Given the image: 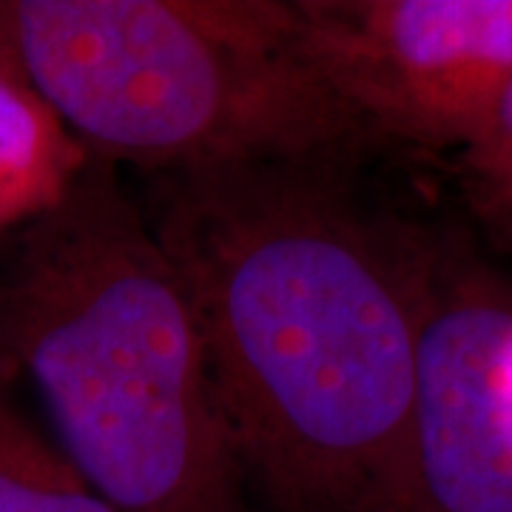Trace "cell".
I'll list each match as a JSON object with an SVG mask.
<instances>
[{
	"instance_id": "1",
	"label": "cell",
	"mask_w": 512,
	"mask_h": 512,
	"mask_svg": "<svg viewBox=\"0 0 512 512\" xmlns=\"http://www.w3.org/2000/svg\"><path fill=\"white\" fill-rule=\"evenodd\" d=\"M333 171H168L148 217L200 319L242 478L274 512H382L402 473L430 265Z\"/></svg>"
},
{
	"instance_id": "2",
	"label": "cell",
	"mask_w": 512,
	"mask_h": 512,
	"mask_svg": "<svg viewBox=\"0 0 512 512\" xmlns=\"http://www.w3.org/2000/svg\"><path fill=\"white\" fill-rule=\"evenodd\" d=\"M0 359L114 512H245L183 279L114 163L89 157L0 268Z\"/></svg>"
},
{
	"instance_id": "3",
	"label": "cell",
	"mask_w": 512,
	"mask_h": 512,
	"mask_svg": "<svg viewBox=\"0 0 512 512\" xmlns=\"http://www.w3.org/2000/svg\"><path fill=\"white\" fill-rule=\"evenodd\" d=\"M0 63L114 165H339L367 146L285 0H3Z\"/></svg>"
},
{
	"instance_id": "4",
	"label": "cell",
	"mask_w": 512,
	"mask_h": 512,
	"mask_svg": "<svg viewBox=\"0 0 512 512\" xmlns=\"http://www.w3.org/2000/svg\"><path fill=\"white\" fill-rule=\"evenodd\" d=\"M293 43L373 143L467 148L512 80V0H291Z\"/></svg>"
},
{
	"instance_id": "5",
	"label": "cell",
	"mask_w": 512,
	"mask_h": 512,
	"mask_svg": "<svg viewBox=\"0 0 512 512\" xmlns=\"http://www.w3.org/2000/svg\"><path fill=\"white\" fill-rule=\"evenodd\" d=\"M512 302L430 271L402 473L382 512H512Z\"/></svg>"
},
{
	"instance_id": "6",
	"label": "cell",
	"mask_w": 512,
	"mask_h": 512,
	"mask_svg": "<svg viewBox=\"0 0 512 512\" xmlns=\"http://www.w3.org/2000/svg\"><path fill=\"white\" fill-rule=\"evenodd\" d=\"M89 157L49 103L0 63V231L52 211Z\"/></svg>"
},
{
	"instance_id": "7",
	"label": "cell",
	"mask_w": 512,
	"mask_h": 512,
	"mask_svg": "<svg viewBox=\"0 0 512 512\" xmlns=\"http://www.w3.org/2000/svg\"><path fill=\"white\" fill-rule=\"evenodd\" d=\"M12 373L0 359V512H114L20 413L9 396Z\"/></svg>"
},
{
	"instance_id": "8",
	"label": "cell",
	"mask_w": 512,
	"mask_h": 512,
	"mask_svg": "<svg viewBox=\"0 0 512 512\" xmlns=\"http://www.w3.org/2000/svg\"><path fill=\"white\" fill-rule=\"evenodd\" d=\"M458 168L481 222L512 251V80L476 140L458 151Z\"/></svg>"
},
{
	"instance_id": "9",
	"label": "cell",
	"mask_w": 512,
	"mask_h": 512,
	"mask_svg": "<svg viewBox=\"0 0 512 512\" xmlns=\"http://www.w3.org/2000/svg\"><path fill=\"white\" fill-rule=\"evenodd\" d=\"M510 379H512V356H510Z\"/></svg>"
}]
</instances>
